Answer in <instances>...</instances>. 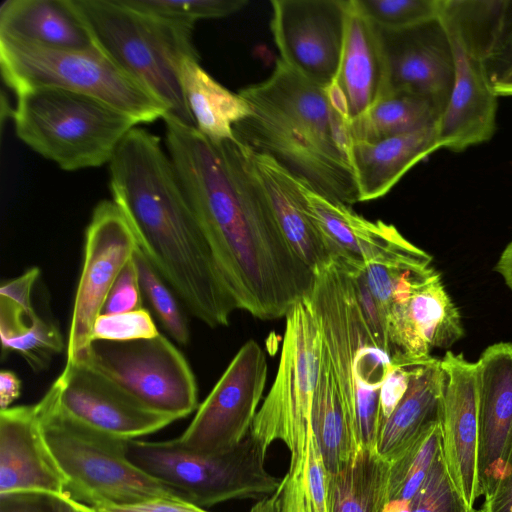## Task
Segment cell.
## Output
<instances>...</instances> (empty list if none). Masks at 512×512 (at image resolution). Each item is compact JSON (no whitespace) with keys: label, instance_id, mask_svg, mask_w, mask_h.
Masks as SVG:
<instances>
[{"label":"cell","instance_id":"1","mask_svg":"<svg viewBox=\"0 0 512 512\" xmlns=\"http://www.w3.org/2000/svg\"><path fill=\"white\" fill-rule=\"evenodd\" d=\"M163 120L167 152L238 309L262 320L285 317L310 296L315 273L284 237L250 149Z\"/></svg>","mask_w":512,"mask_h":512},{"label":"cell","instance_id":"2","mask_svg":"<svg viewBox=\"0 0 512 512\" xmlns=\"http://www.w3.org/2000/svg\"><path fill=\"white\" fill-rule=\"evenodd\" d=\"M109 188L144 253L187 310L211 328L237 304L161 139L131 129L109 162Z\"/></svg>","mask_w":512,"mask_h":512},{"label":"cell","instance_id":"3","mask_svg":"<svg viewBox=\"0 0 512 512\" xmlns=\"http://www.w3.org/2000/svg\"><path fill=\"white\" fill-rule=\"evenodd\" d=\"M238 93L252 111L233 128L238 141L270 156L320 195L348 206L360 202L350 122L324 87L278 59L266 80Z\"/></svg>","mask_w":512,"mask_h":512},{"label":"cell","instance_id":"4","mask_svg":"<svg viewBox=\"0 0 512 512\" xmlns=\"http://www.w3.org/2000/svg\"><path fill=\"white\" fill-rule=\"evenodd\" d=\"M94 45L167 108L168 116L196 127L180 78L184 60L199 59L194 24L130 7L123 0H70Z\"/></svg>","mask_w":512,"mask_h":512},{"label":"cell","instance_id":"5","mask_svg":"<svg viewBox=\"0 0 512 512\" xmlns=\"http://www.w3.org/2000/svg\"><path fill=\"white\" fill-rule=\"evenodd\" d=\"M309 299L358 443L374 448L380 431L379 391L396 361L376 343L350 276L338 263L332 260L315 273Z\"/></svg>","mask_w":512,"mask_h":512},{"label":"cell","instance_id":"6","mask_svg":"<svg viewBox=\"0 0 512 512\" xmlns=\"http://www.w3.org/2000/svg\"><path fill=\"white\" fill-rule=\"evenodd\" d=\"M16 96L12 118L17 137L64 171L109 163L138 126L116 108L77 92L39 88Z\"/></svg>","mask_w":512,"mask_h":512},{"label":"cell","instance_id":"7","mask_svg":"<svg viewBox=\"0 0 512 512\" xmlns=\"http://www.w3.org/2000/svg\"><path fill=\"white\" fill-rule=\"evenodd\" d=\"M37 407L44 436L67 479L71 498L95 508L133 505L158 497L178 498L129 460L127 440L60 413L50 388Z\"/></svg>","mask_w":512,"mask_h":512},{"label":"cell","instance_id":"8","mask_svg":"<svg viewBox=\"0 0 512 512\" xmlns=\"http://www.w3.org/2000/svg\"><path fill=\"white\" fill-rule=\"evenodd\" d=\"M0 68L15 95L39 88L77 92L107 103L137 124L167 114L160 100L95 45L61 50L0 36Z\"/></svg>","mask_w":512,"mask_h":512},{"label":"cell","instance_id":"9","mask_svg":"<svg viewBox=\"0 0 512 512\" xmlns=\"http://www.w3.org/2000/svg\"><path fill=\"white\" fill-rule=\"evenodd\" d=\"M266 453L250 432L234 449L214 455L191 451L177 438L126 441V454L134 465L179 499L201 508L273 494L281 480L266 471Z\"/></svg>","mask_w":512,"mask_h":512},{"label":"cell","instance_id":"10","mask_svg":"<svg viewBox=\"0 0 512 512\" xmlns=\"http://www.w3.org/2000/svg\"><path fill=\"white\" fill-rule=\"evenodd\" d=\"M285 318L277 374L250 433L265 450L282 441L290 452L288 474H293L302 466L312 433V399L323 341L309 297L297 302Z\"/></svg>","mask_w":512,"mask_h":512},{"label":"cell","instance_id":"11","mask_svg":"<svg viewBox=\"0 0 512 512\" xmlns=\"http://www.w3.org/2000/svg\"><path fill=\"white\" fill-rule=\"evenodd\" d=\"M78 365L142 406L175 420L198 408L194 373L181 351L161 334L127 342L95 340Z\"/></svg>","mask_w":512,"mask_h":512},{"label":"cell","instance_id":"12","mask_svg":"<svg viewBox=\"0 0 512 512\" xmlns=\"http://www.w3.org/2000/svg\"><path fill=\"white\" fill-rule=\"evenodd\" d=\"M138 243L113 200L94 207L84 235L83 265L68 331L65 367L81 364L92 343V331L106 298Z\"/></svg>","mask_w":512,"mask_h":512},{"label":"cell","instance_id":"13","mask_svg":"<svg viewBox=\"0 0 512 512\" xmlns=\"http://www.w3.org/2000/svg\"><path fill=\"white\" fill-rule=\"evenodd\" d=\"M266 356L255 340L247 341L177 438L187 449L214 455L234 449L250 432L265 389Z\"/></svg>","mask_w":512,"mask_h":512},{"label":"cell","instance_id":"14","mask_svg":"<svg viewBox=\"0 0 512 512\" xmlns=\"http://www.w3.org/2000/svg\"><path fill=\"white\" fill-rule=\"evenodd\" d=\"M349 0H273L270 28L280 60L309 81L336 79Z\"/></svg>","mask_w":512,"mask_h":512},{"label":"cell","instance_id":"15","mask_svg":"<svg viewBox=\"0 0 512 512\" xmlns=\"http://www.w3.org/2000/svg\"><path fill=\"white\" fill-rule=\"evenodd\" d=\"M378 32L386 70L384 95H417L443 113L454 83L455 63L450 38L440 20L402 30L378 28Z\"/></svg>","mask_w":512,"mask_h":512},{"label":"cell","instance_id":"16","mask_svg":"<svg viewBox=\"0 0 512 512\" xmlns=\"http://www.w3.org/2000/svg\"><path fill=\"white\" fill-rule=\"evenodd\" d=\"M50 389L64 416L119 439L135 440L176 421L142 406L84 365L64 367Z\"/></svg>","mask_w":512,"mask_h":512},{"label":"cell","instance_id":"17","mask_svg":"<svg viewBox=\"0 0 512 512\" xmlns=\"http://www.w3.org/2000/svg\"><path fill=\"white\" fill-rule=\"evenodd\" d=\"M308 213L319 230L331 259L362 271L370 263H397L426 252L405 239L397 228L355 213L348 205L330 200L301 182Z\"/></svg>","mask_w":512,"mask_h":512},{"label":"cell","instance_id":"18","mask_svg":"<svg viewBox=\"0 0 512 512\" xmlns=\"http://www.w3.org/2000/svg\"><path fill=\"white\" fill-rule=\"evenodd\" d=\"M444 383L440 427L448 473L466 502L481 496L478 481V418L475 363L447 351L441 359Z\"/></svg>","mask_w":512,"mask_h":512},{"label":"cell","instance_id":"19","mask_svg":"<svg viewBox=\"0 0 512 512\" xmlns=\"http://www.w3.org/2000/svg\"><path fill=\"white\" fill-rule=\"evenodd\" d=\"M475 371L478 481L485 497L495 487L512 445V343L488 346Z\"/></svg>","mask_w":512,"mask_h":512},{"label":"cell","instance_id":"20","mask_svg":"<svg viewBox=\"0 0 512 512\" xmlns=\"http://www.w3.org/2000/svg\"><path fill=\"white\" fill-rule=\"evenodd\" d=\"M68 495V483L43 433L37 404L0 412V495Z\"/></svg>","mask_w":512,"mask_h":512},{"label":"cell","instance_id":"21","mask_svg":"<svg viewBox=\"0 0 512 512\" xmlns=\"http://www.w3.org/2000/svg\"><path fill=\"white\" fill-rule=\"evenodd\" d=\"M447 34L453 49L455 77L439 120V140L441 149L459 153L493 137L498 96L484 64L466 53L449 32Z\"/></svg>","mask_w":512,"mask_h":512},{"label":"cell","instance_id":"22","mask_svg":"<svg viewBox=\"0 0 512 512\" xmlns=\"http://www.w3.org/2000/svg\"><path fill=\"white\" fill-rule=\"evenodd\" d=\"M387 333L395 358L421 361L434 348H449L464 335L457 307L439 273L419 287L409 302L386 316Z\"/></svg>","mask_w":512,"mask_h":512},{"label":"cell","instance_id":"23","mask_svg":"<svg viewBox=\"0 0 512 512\" xmlns=\"http://www.w3.org/2000/svg\"><path fill=\"white\" fill-rule=\"evenodd\" d=\"M344 95L350 123L385 93L386 70L378 28L349 0L341 61L334 81Z\"/></svg>","mask_w":512,"mask_h":512},{"label":"cell","instance_id":"24","mask_svg":"<svg viewBox=\"0 0 512 512\" xmlns=\"http://www.w3.org/2000/svg\"><path fill=\"white\" fill-rule=\"evenodd\" d=\"M250 152L255 172L284 237L301 260L314 273L318 272L332 259L308 213L301 181L270 156L251 149Z\"/></svg>","mask_w":512,"mask_h":512},{"label":"cell","instance_id":"25","mask_svg":"<svg viewBox=\"0 0 512 512\" xmlns=\"http://www.w3.org/2000/svg\"><path fill=\"white\" fill-rule=\"evenodd\" d=\"M438 149L439 123L375 142L353 141L351 162L359 201L383 197L414 165Z\"/></svg>","mask_w":512,"mask_h":512},{"label":"cell","instance_id":"26","mask_svg":"<svg viewBox=\"0 0 512 512\" xmlns=\"http://www.w3.org/2000/svg\"><path fill=\"white\" fill-rule=\"evenodd\" d=\"M443 383L441 359L430 356L414 366L404 397L378 434L376 450L389 463L430 426L440 423Z\"/></svg>","mask_w":512,"mask_h":512},{"label":"cell","instance_id":"27","mask_svg":"<svg viewBox=\"0 0 512 512\" xmlns=\"http://www.w3.org/2000/svg\"><path fill=\"white\" fill-rule=\"evenodd\" d=\"M0 36L61 50L94 46L70 0H6L0 7Z\"/></svg>","mask_w":512,"mask_h":512},{"label":"cell","instance_id":"28","mask_svg":"<svg viewBox=\"0 0 512 512\" xmlns=\"http://www.w3.org/2000/svg\"><path fill=\"white\" fill-rule=\"evenodd\" d=\"M311 431L328 475L345 466L361 448L324 341L312 399Z\"/></svg>","mask_w":512,"mask_h":512},{"label":"cell","instance_id":"29","mask_svg":"<svg viewBox=\"0 0 512 512\" xmlns=\"http://www.w3.org/2000/svg\"><path fill=\"white\" fill-rule=\"evenodd\" d=\"M180 78L196 128L213 142L234 140V126L252 113L246 100L217 82L199 59L184 60Z\"/></svg>","mask_w":512,"mask_h":512},{"label":"cell","instance_id":"30","mask_svg":"<svg viewBox=\"0 0 512 512\" xmlns=\"http://www.w3.org/2000/svg\"><path fill=\"white\" fill-rule=\"evenodd\" d=\"M512 16V0H440L438 19L460 46L485 64Z\"/></svg>","mask_w":512,"mask_h":512},{"label":"cell","instance_id":"31","mask_svg":"<svg viewBox=\"0 0 512 512\" xmlns=\"http://www.w3.org/2000/svg\"><path fill=\"white\" fill-rule=\"evenodd\" d=\"M390 463L376 448H360L328 475L330 512H383L389 501Z\"/></svg>","mask_w":512,"mask_h":512},{"label":"cell","instance_id":"32","mask_svg":"<svg viewBox=\"0 0 512 512\" xmlns=\"http://www.w3.org/2000/svg\"><path fill=\"white\" fill-rule=\"evenodd\" d=\"M442 111L431 101L408 93L384 95L350 123L353 141L375 142L439 123Z\"/></svg>","mask_w":512,"mask_h":512},{"label":"cell","instance_id":"33","mask_svg":"<svg viewBox=\"0 0 512 512\" xmlns=\"http://www.w3.org/2000/svg\"><path fill=\"white\" fill-rule=\"evenodd\" d=\"M276 492L279 512H330L328 472L312 433L302 466L287 473Z\"/></svg>","mask_w":512,"mask_h":512},{"label":"cell","instance_id":"34","mask_svg":"<svg viewBox=\"0 0 512 512\" xmlns=\"http://www.w3.org/2000/svg\"><path fill=\"white\" fill-rule=\"evenodd\" d=\"M442 452L440 423L425 430L413 444L390 463L389 500H410L421 487Z\"/></svg>","mask_w":512,"mask_h":512},{"label":"cell","instance_id":"35","mask_svg":"<svg viewBox=\"0 0 512 512\" xmlns=\"http://www.w3.org/2000/svg\"><path fill=\"white\" fill-rule=\"evenodd\" d=\"M134 260L138 269L142 294L168 334L179 344L190 341V329L173 290L156 271L144 253L137 248Z\"/></svg>","mask_w":512,"mask_h":512},{"label":"cell","instance_id":"36","mask_svg":"<svg viewBox=\"0 0 512 512\" xmlns=\"http://www.w3.org/2000/svg\"><path fill=\"white\" fill-rule=\"evenodd\" d=\"M376 27L402 30L438 19L440 0H353Z\"/></svg>","mask_w":512,"mask_h":512},{"label":"cell","instance_id":"37","mask_svg":"<svg viewBox=\"0 0 512 512\" xmlns=\"http://www.w3.org/2000/svg\"><path fill=\"white\" fill-rule=\"evenodd\" d=\"M410 512H479L470 506L454 485L442 452L416 494L410 499Z\"/></svg>","mask_w":512,"mask_h":512},{"label":"cell","instance_id":"38","mask_svg":"<svg viewBox=\"0 0 512 512\" xmlns=\"http://www.w3.org/2000/svg\"><path fill=\"white\" fill-rule=\"evenodd\" d=\"M1 342L3 352H18L34 371L45 369L64 347L57 326L38 315L19 334Z\"/></svg>","mask_w":512,"mask_h":512},{"label":"cell","instance_id":"39","mask_svg":"<svg viewBox=\"0 0 512 512\" xmlns=\"http://www.w3.org/2000/svg\"><path fill=\"white\" fill-rule=\"evenodd\" d=\"M143 12L194 24L201 19H217L234 14L247 0H123Z\"/></svg>","mask_w":512,"mask_h":512},{"label":"cell","instance_id":"40","mask_svg":"<svg viewBox=\"0 0 512 512\" xmlns=\"http://www.w3.org/2000/svg\"><path fill=\"white\" fill-rule=\"evenodd\" d=\"M159 334L150 312L141 308L125 313L101 314L93 326L92 342H127L153 338Z\"/></svg>","mask_w":512,"mask_h":512},{"label":"cell","instance_id":"41","mask_svg":"<svg viewBox=\"0 0 512 512\" xmlns=\"http://www.w3.org/2000/svg\"><path fill=\"white\" fill-rule=\"evenodd\" d=\"M142 295L138 269L133 256L116 278L101 314L110 315L141 309L143 308Z\"/></svg>","mask_w":512,"mask_h":512},{"label":"cell","instance_id":"42","mask_svg":"<svg viewBox=\"0 0 512 512\" xmlns=\"http://www.w3.org/2000/svg\"><path fill=\"white\" fill-rule=\"evenodd\" d=\"M345 269L350 276L359 308L376 343L394 358V352L388 338L385 316L371 293L362 271Z\"/></svg>","mask_w":512,"mask_h":512},{"label":"cell","instance_id":"43","mask_svg":"<svg viewBox=\"0 0 512 512\" xmlns=\"http://www.w3.org/2000/svg\"><path fill=\"white\" fill-rule=\"evenodd\" d=\"M418 362L420 361L396 362L395 367L383 382L379 391L380 429L404 397L410 383L413 368Z\"/></svg>","mask_w":512,"mask_h":512},{"label":"cell","instance_id":"44","mask_svg":"<svg viewBox=\"0 0 512 512\" xmlns=\"http://www.w3.org/2000/svg\"><path fill=\"white\" fill-rule=\"evenodd\" d=\"M63 497L41 493L0 495V512H60Z\"/></svg>","mask_w":512,"mask_h":512},{"label":"cell","instance_id":"45","mask_svg":"<svg viewBox=\"0 0 512 512\" xmlns=\"http://www.w3.org/2000/svg\"><path fill=\"white\" fill-rule=\"evenodd\" d=\"M39 274V268L32 267L22 275L2 284L0 288V301L27 311H33L32 291Z\"/></svg>","mask_w":512,"mask_h":512},{"label":"cell","instance_id":"46","mask_svg":"<svg viewBox=\"0 0 512 512\" xmlns=\"http://www.w3.org/2000/svg\"><path fill=\"white\" fill-rule=\"evenodd\" d=\"M98 512H208L187 501L158 497L133 505L97 507Z\"/></svg>","mask_w":512,"mask_h":512},{"label":"cell","instance_id":"47","mask_svg":"<svg viewBox=\"0 0 512 512\" xmlns=\"http://www.w3.org/2000/svg\"><path fill=\"white\" fill-rule=\"evenodd\" d=\"M479 512H512V445L502 473Z\"/></svg>","mask_w":512,"mask_h":512},{"label":"cell","instance_id":"48","mask_svg":"<svg viewBox=\"0 0 512 512\" xmlns=\"http://www.w3.org/2000/svg\"><path fill=\"white\" fill-rule=\"evenodd\" d=\"M484 67L490 81L512 68V16L498 47Z\"/></svg>","mask_w":512,"mask_h":512},{"label":"cell","instance_id":"49","mask_svg":"<svg viewBox=\"0 0 512 512\" xmlns=\"http://www.w3.org/2000/svg\"><path fill=\"white\" fill-rule=\"evenodd\" d=\"M21 381L18 376L9 370L0 373V407L7 409L19 397Z\"/></svg>","mask_w":512,"mask_h":512},{"label":"cell","instance_id":"50","mask_svg":"<svg viewBox=\"0 0 512 512\" xmlns=\"http://www.w3.org/2000/svg\"><path fill=\"white\" fill-rule=\"evenodd\" d=\"M495 271L504 279L506 285L512 289V241L502 251Z\"/></svg>","mask_w":512,"mask_h":512},{"label":"cell","instance_id":"51","mask_svg":"<svg viewBox=\"0 0 512 512\" xmlns=\"http://www.w3.org/2000/svg\"><path fill=\"white\" fill-rule=\"evenodd\" d=\"M492 89L498 97L512 96V68L491 81Z\"/></svg>","mask_w":512,"mask_h":512},{"label":"cell","instance_id":"52","mask_svg":"<svg viewBox=\"0 0 512 512\" xmlns=\"http://www.w3.org/2000/svg\"><path fill=\"white\" fill-rule=\"evenodd\" d=\"M60 512H98L95 507L79 502L69 495L62 498Z\"/></svg>","mask_w":512,"mask_h":512},{"label":"cell","instance_id":"53","mask_svg":"<svg viewBox=\"0 0 512 512\" xmlns=\"http://www.w3.org/2000/svg\"><path fill=\"white\" fill-rule=\"evenodd\" d=\"M250 512H279L277 492L260 499Z\"/></svg>","mask_w":512,"mask_h":512},{"label":"cell","instance_id":"54","mask_svg":"<svg viewBox=\"0 0 512 512\" xmlns=\"http://www.w3.org/2000/svg\"><path fill=\"white\" fill-rule=\"evenodd\" d=\"M383 512H410V500L392 499L387 502Z\"/></svg>","mask_w":512,"mask_h":512}]
</instances>
